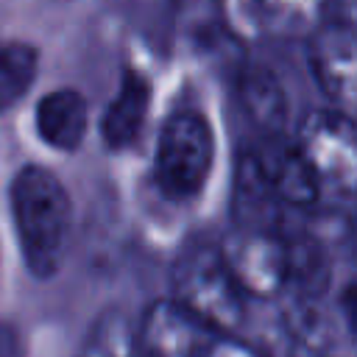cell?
<instances>
[{
    "label": "cell",
    "mask_w": 357,
    "mask_h": 357,
    "mask_svg": "<svg viewBox=\"0 0 357 357\" xmlns=\"http://www.w3.org/2000/svg\"><path fill=\"white\" fill-rule=\"evenodd\" d=\"M78 357H142L134 321L120 307H106L89 324Z\"/></svg>",
    "instance_id": "10"
},
{
    "label": "cell",
    "mask_w": 357,
    "mask_h": 357,
    "mask_svg": "<svg viewBox=\"0 0 357 357\" xmlns=\"http://www.w3.org/2000/svg\"><path fill=\"white\" fill-rule=\"evenodd\" d=\"M33 126L39 139L59 151V153H73L84 145L86 131H89V103L78 89L59 86L47 92L33 112Z\"/></svg>",
    "instance_id": "8"
},
{
    "label": "cell",
    "mask_w": 357,
    "mask_h": 357,
    "mask_svg": "<svg viewBox=\"0 0 357 357\" xmlns=\"http://www.w3.org/2000/svg\"><path fill=\"white\" fill-rule=\"evenodd\" d=\"M39 73V50L28 42H3L0 45V114L14 109Z\"/></svg>",
    "instance_id": "13"
},
{
    "label": "cell",
    "mask_w": 357,
    "mask_h": 357,
    "mask_svg": "<svg viewBox=\"0 0 357 357\" xmlns=\"http://www.w3.org/2000/svg\"><path fill=\"white\" fill-rule=\"evenodd\" d=\"M315 181L318 192H332L340 198L354 195L357 181V137L351 114L337 109L310 112L290 145Z\"/></svg>",
    "instance_id": "4"
},
{
    "label": "cell",
    "mask_w": 357,
    "mask_h": 357,
    "mask_svg": "<svg viewBox=\"0 0 357 357\" xmlns=\"http://www.w3.org/2000/svg\"><path fill=\"white\" fill-rule=\"evenodd\" d=\"M220 251L245 298H273L293 282L290 240L279 229H234Z\"/></svg>",
    "instance_id": "5"
},
{
    "label": "cell",
    "mask_w": 357,
    "mask_h": 357,
    "mask_svg": "<svg viewBox=\"0 0 357 357\" xmlns=\"http://www.w3.org/2000/svg\"><path fill=\"white\" fill-rule=\"evenodd\" d=\"M178 31L195 45H209L226 33L223 0H176Z\"/></svg>",
    "instance_id": "14"
},
{
    "label": "cell",
    "mask_w": 357,
    "mask_h": 357,
    "mask_svg": "<svg viewBox=\"0 0 357 357\" xmlns=\"http://www.w3.org/2000/svg\"><path fill=\"white\" fill-rule=\"evenodd\" d=\"M215 167V131L204 112L176 109L159 128L153 178L173 204H192L204 195Z\"/></svg>",
    "instance_id": "3"
},
{
    "label": "cell",
    "mask_w": 357,
    "mask_h": 357,
    "mask_svg": "<svg viewBox=\"0 0 357 357\" xmlns=\"http://www.w3.org/2000/svg\"><path fill=\"white\" fill-rule=\"evenodd\" d=\"M262 28L273 36H310L324 20L329 0H254Z\"/></svg>",
    "instance_id": "11"
},
{
    "label": "cell",
    "mask_w": 357,
    "mask_h": 357,
    "mask_svg": "<svg viewBox=\"0 0 357 357\" xmlns=\"http://www.w3.org/2000/svg\"><path fill=\"white\" fill-rule=\"evenodd\" d=\"M243 106L248 117L268 134H279L287 120V100L282 84L268 70H248L243 75Z\"/></svg>",
    "instance_id": "12"
},
{
    "label": "cell",
    "mask_w": 357,
    "mask_h": 357,
    "mask_svg": "<svg viewBox=\"0 0 357 357\" xmlns=\"http://www.w3.org/2000/svg\"><path fill=\"white\" fill-rule=\"evenodd\" d=\"M151 81L137 70H126L114 98L100 117V139L109 151H126L139 139L151 112Z\"/></svg>",
    "instance_id": "9"
},
{
    "label": "cell",
    "mask_w": 357,
    "mask_h": 357,
    "mask_svg": "<svg viewBox=\"0 0 357 357\" xmlns=\"http://www.w3.org/2000/svg\"><path fill=\"white\" fill-rule=\"evenodd\" d=\"M8 209L28 273L53 279L70 243V192L45 165H22L8 184Z\"/></svg>",
    "instance_id": "1"
},
{
    "label": "cell",
    "mask_w": 357,
    "mask_h": 357,
    "mask_svg": "<svg viewBox=\"0 0 357 357\" xmlns=\"http://www.w3.org/2000/svg\"><path fill=\"white\" fill-rule=\"evenodd\" d=\"M310 73L318 89L332 100V109L351 114L357 98V45L354 22L324 20L310 33L307 47Z\"/></svg>",
    "instance_id": "6"
},
{
    "label": "cell",
    "mask_w": 357,
    "mask_h": 357,
    "mask_svg": "<svg viewBox=\"0 0 357 357\" xmlns=\"http://www.w3.org/2000/svg\"><path fill=\"white\" fill-rule=\"evenodd\" d=\"M134 332L142 357H201L215 337V332L198 324L173 298L151 301Z\"/></svg>",
    "instance_id": "7"
},
{
    "label": "cell",
    "mask_w": 357,
    "mask_h": 357,
    "mask_svg": "<svg viewBox=\"0 0 357 357\" xmlns=\"http://www.w3.org/2000/svg\"><path fill=\"white\" fill-rule=\"evenodd\" d=\"M170 298L215 335H234L245 318V293L234 282L220 245L187 243L170 271Z\"/></svg>",
    "instance_id": "2"
},
{
    "label": "cell",
    "mask_w": 357,
    "mask_h": 357,
    "mask_svg": "<svg viewBox=\"0 0 357 357\" xmlns=\"http://www.w3.org/2000/svg\"><path fill=\"white\" fill-rule=\"evenodd\" d=\"M201 357H265V354L257 351L254 346L243 343L237 335H215L206 343V349H204Z\"/></svg>",
    "instance_id": "15"
}]
</instances>
